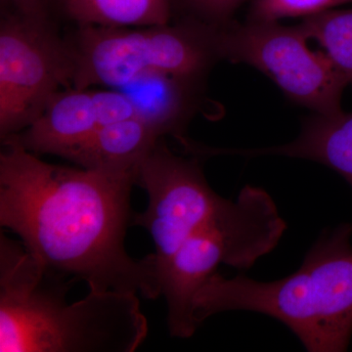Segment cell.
I'll list each match as a JSON object with an SVG mask.
<instances>
[{
	"label": "cell",
	"mask_w": 352,
	"mask_h": 352,
	"mask_svg": "<svg viewBox=\"0 0 352 352\" xmlns=\"http://www.w3.org/2000/svg\"><path fill=\"white\" fill-rule=\"evenodd\" d=\"M206 80L157 72L116 89L126 95L136 117L161 138L173 136L185 149L191 142L185 131L200 109Z\"/></svg>",
	"instance_id": "obj_9"
},
{
	"label": "cell",
	"mask_w": 352,
	"mask_h": 352,
	"mask_svg": "<svg viewBox=\"0 0 352 352\" xmlns=\"http://www.w3.org/2000/svg\"><path fill=\"white\" fill-rule=\"evenodd\" d=\"M228 154L283 156L316 162L337 171L352 187V113H314L303 120L302 131L292 142L256 149H228Z\"/></svg>",
	"instance_id": "obj_11"
},
{
	"label": "cell",
	"mask_w": 352,
	"mask_h": 352,
	"mask_svg": "<svg viewBox=\"0 0 352 352\" xmlns=\"http://www.w3.org/2000/svg\"><path fill=\"white\" fill-rule=\"evenodd\" d=\"M99 127L95 89L72 87L55 94L31 126L11 136L36 156L66 159Z\"/></svg>",
	"instance_id": "obj_10"
},
{
	"label": "cell",
	"mask_w": 352,
	"mask_h": 352,
	"mask_svg": "<svg viewBox=\"0 0 352 352\" xmlns=\"http://www.w3.org/2000/svg\"><path fill=\"white\" fill-rule=\"evenodd\" d=\"M220 29L188 19L147 27H73L65 34L75 63L73 87L120 88L157 72L207 80L223 60Z\"/></svg>",
	"instance_id": "obj_4"
},
{
	"label": "cell",
	"mask_w": 352,
	"mask_h": 352,
	"mask_svg": "<svg viewBox=\"0 0 352 352\" xmlns=\"http://www.w3.org/2000/svg\"><path fill=\"white\" fill-rule=\"evenodd\" d=\"M309 41H315L331 63L352 88V9L331 10L305 18L300 24Z\"/></svg>",
	"instance_id": "obj_14"
},
{
	"label": "cell",
	"mask_w": 352,
	"mask_h": 352,
	"mask_svg": "<svg viewBox=\"0 0 352 352\" xmlns=\"http://www.w3.org/2000/svg\"><path fill=\"white\" fill-rule=\"evenodd\" d=\"M135 175L41 161L13 136L1 140L0 226L17 234L47 272L82 280L89 291L162 296L154 254L126 250Z\"/></svg>",
	"instance_id": "obj_1"
},
{
	"label": "cell",
	"mask_w": 352,
	"mask_h": 352,
	"mask_svg": "<svg viewBox=\"0 0 352 352\" xmlns=\"http://www.w3.org/2000/svg\"><path fill=\"white\" fill-rule=\"evenodd\" d=\"M300 25L245 21L222 27V59L254 67L276 83L289 100L320 115L342 112L347 87L322 50L308 46Z\"/></svg>",
	"instance_id": "obj_7"
},
{
	"label": "cell",
	"mask_w": 352,
	"mask_h": 352,
	"mask_svg": "<svg viewBox=\"0 0 352 352\" xmlns=\"http://www.w3.org/2000/svg\"><path fill=\"white\" fill-rule=\"evenodd\" d=\"M72 282L1 232L0 351L133 352L144 342L147 319L136 294L89 291L69 303Z\"/></svg>",
	"instance_id": "obj_2"
},
{
	"label": "cell",
	"mask_w": 352,
	"mask_h": 352,
	"mask_svg": "<svg viewBox=\"0 0 352 352\" xmlns=\"http://www.w3.org/2000/svg\"><path fill=\"white\" fill-rule=\"evenodd\" d=\"M352 223L325 231L293 274L271 282L215 272L193 300L200 327L220 312L245 310L283 323L309 352H342L352 336Z\"/></svg>",
	"instance_id": "obj_3"
},
{
	"label": "cell",
	"mask_w": 352,
	"mask_h": 352,
	"mask_svg": "<svg viewBox=\"0 0 352 352\" xmlns=\"http://www.w3.org/2000/svg\"><path fill=\"white\" fill-rule=\"evenodd\" d=\"M59 0H0L1 10L15 11L25 15L53 18Z\"/></svg>",
	"instance_id": "obj_18"
},
{
	"label": "cell",
	"mask_w": 352,
	"mask_h": 352,
	"mask_svg": "<svg viewBox=\"0 0 352 352\" xmlns=\"http://www.w3.org/2000/svg\"><path fill=\"white\" fill-rule=\"evenodd\" d=\"M135 185L148 194V207L134 214L155 245L160 278L164 266L187 238L228 208L208 184L200 157L176 155L162 138L136 171Z\"/></svg>",
	"instance_id": "obj_8"
},
{
	"label": "cell",
	"mask_w": 352,
	"mask_h": 352,
	"mask_svg": "<svg viewBox=\"0 0 352 352\" xmlns=\"http://www.w3.org/2000/svg\"><path fill=\"white\" fill-rule=\"evenodd\" d=\"M351 2L352 0H252L247 20L279 22L288 18L305 19Z\"/></svg>",
	"instance_id": "obj_15"
},
{
	"label": "cell",
	"mask_w": 352,
	"mask_h": 352,
	"mask_svg": "<svg viewBox=\"0 0 352 352\" xmlns=\"http://www.w3.org/2000/svg\"><path fill=\"white\" fill-rule=\"evenodd\" d=\"M247 0H171L179 19L197 21L221 28L234 22V16Z\"/></svg>",
	"instance_id": "obj_16"
},
{
	"label": "cell",
	"mask_w": 352,
	"mask_h": 352,
	"mask_svg": "<svg viewBox=\"0 0 352 352\" xmlns=\"http://www.w3.org/2000/svg\"><path fill=\"white\" fill-rule=\"evenodd\" d=\"M57 10L74 27H147L170 23L171 0H59Z\"/></svg>",
	"instance_id": "obj_13"
},
{
	"label": "cell",
	"mask_w": 352,
	"mask_h": 352,
	"mask_svg": "<svg viewBox=\"0 0 352 352\" xmlns=\"http://www.w3.org/2000/svg\"><path fill=\"white\" fill-rule=\"evenodd\" d=\"M95 98L100 126L136 117L131 100L119 89H95Z\"/></svg>",
	"instance_id": "obj_17"
},
{
	"label": "cell",
	"mask_w": 352,
	"mask_h": 352,
	"mask_svg": "<svg viewBox=\"0 0 352 352\" xmlns=\"http://www.w3.org/2000/svg\"><path fill=\"white\" fill-rule=\"evenodd\" d=\"M71 46L52 18L1 10L0 138L31 126L54 95L73 87Z\"/></svg>",
	"instance_id": "obj_6"
},
{
	"label": "cell",
	"mask_w": 352,
	"mask_h": 352,
	"mask_svg": "<svg viewBox=\"0 0 352 352\" xmlns=\"http://www.w3.org/2000/svg\"><path fill=\"white\" fill-rule=\"evenodd\" d=\"M286 229L270 194L247 185L226 210L187 238L161 276L171 337L188 339L199 328L193 315L194 298L219 264L250 270L277 247Z\"/></svg>",
	"instance_id": "obj_5"
},
{
	"label": "cell",
	"mask_w": 352,
	"mask_h": 352,
	"mask_svg": "<svg viewBox=\"0 0 352 352\" xmlns=\"http://www.w3.org/2000/svg\"><path fill=\"white\" fill-rule=\"evenodd\" d=\"M161 138L142 120L129 118L99 127L66 159L87 170L136 176L138 166Z\"/></svg>",
	"instance_id": "obj_12"
}]
</instances>
